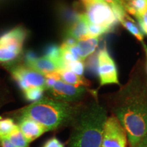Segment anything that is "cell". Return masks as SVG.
<instances>
[{
  "instance_id": "cell-1",
  "label": "cell",
  "mask_w": 147,
  "mask_h": 147,
  "mask_svg": "<svg viewBox=\"0 0 147 147\" xmlns=\"http://www.w3.org/2000/svg\"><path fill=\"white\" fill-rule=\"evenodd\" d=\"M113 107L123 126L130 147H136L147 133V89L131 80L121 89Z\"/></svg>"
},
{
  "instance_id": "cell-2",
  "label": "cell",
  "mask_w": 147,
  "mask_h": 147,
  "mask_svg": "<svg viewBox=\"0 0 147 147\" xmlns=\"http://www.w3.org/2000/svg\"><path fill=\"white\" fill-rule=\"evenodd\" d=\"M80 109V106L70 102L42 97L20 110L17 119H32L41 125L47 132L71 125Z\"/></svg>"
},
{
  "instance_id": "cell-3",
  "label": "cell",
  "mask_w": 147,
  "mask_h": 147,
  "mask_svg": "<svg viewBox=\"0 0 147 147\" xmlns=\"http://www.w3.org/2000/svg\"><path fill=\"white\" fill-rule=\"evenodd\" d=\"M107 117L106 109L97 102L81 108L71 123L72 127L65 147H102Z\"/></svg>"
},
{
  "instance_id": "cell-4",
  "label": "cell",
  "mask_w": 147,
  "mask_h": 147,
  "mask_svg": "<svg viewBox=\"0 0 147 147\" xmlns=\"http://www.w3.org/2000/svg\"><path fill=\"white\" fill-rule=\"evenodd\" d=\"M84 7V14L90 23L107 29L110 32L118 22L111 6L103 0H94Z\"/></svg>"
},
{
  "instance_id": "cell-5",
  "label": "cell",
  "mask_w": 147,
  "mask_h": 147,
  "mask_svg": "<svg viewBox=\"0 0 147 147\" xmlns=\"http://www.w3.org/2000/svg\"><path fill=\"white\" fill-rule=\"evenodd\" d=\"M26 38L22 27H16L0 37V61L13 60L20 54Z\"/></svg>"
},
{
  "instance_id": "cell-6",
  "label": "cell",
  "mask_w": 147,
  "mask_h": 147,
  "mask_svg": "<svg viewBox=\"0 0 147 147\" xmlns=\"http://www.w3.org/2000/svg\"><path fill=\"white\" fill-rule=\"evenodd\" d=\"M126 131L115 115L107 117L102 134V147H127Z\"/></svg>"
},
{
  "instance_id": "cell-7",
  "label": "cell",
  "mask_w": 147,
  "mask_h": 147,
  "mask_svg": "<svg viewBox=\"0 0 147 147\" xmlns=\"http://www.w3.org/2000/svg\"><path fill=\"white\" fill-rule=\"evenodd\" d=\"M97 70L101 85L119 84L116 64L110 57L106 46L97 54Z\"/></svg>"
},
{
  "instance_id": "cell-8",
  "label": "cell",
  "mask_w": 147,
  "mask_h": 147,
  "mask_svg": "<svg viewBox=\"0 0 147 147\" xmlns=\"http://www.w3.org/2000/svg\"><path fill=\"white\" fill-rule=\"evenodd\" d=\"M12 75L23 91L32 88H42L46 91V77L30 67L18 66L12 70Z\"/></svg>"
},
{
  "instance_id": "cell-9",
  "label": "cell",
  "mask_w": 147,
  "mask_h": 147,
  "mask_svg": "<svg viewBox=\"0 0 147 147\" xmlns=\"http://www.w3.org/2000/svg\"><path fill=\"white\" fill-rule=\"evenodd\" d=\"M47 91L53 98L71 103L81 99L87 92V89L85 87L71 85L58 80Z\"/></svg>"
},
{
  "instance_id": "cell-10",
  "label": "cell",
  "mask_w": 147,
  "mask_h": 147,
  "mask_svg": "<svg viewBox=\"0 0 147 147\" xmlns=\"http://www.w3.org/2000/svg\"><path fill=\"white\" fill-rule=\"evenodd\" d=\"M27 63L29 67L42 74L44 76L65 68V63L61 57L55 58L47 55L40 58L29 57Z\"/></svg>"
},
{
  "instance_id": "cell-11",
  "label": "cell",
  "mask_w": 147,
  "mask_h": 147,
  "mask_svg": "<svg viewBox=\"0 0 147 147\" xmlns=\"http://www.w3.org/2000/svg\"><path fill=\"white\" fill-rule=\"evenodd\" d=\"M17 125L28 143L34 142L47 132L41 125L28 118H18Z\"/></svg>"
},
{
  "instance_id": "cell-12",
  "label": "cell",
  "mask_w": 147,
  "mask_h": 147,
  "mask_svg": "<svg viewBox=\"0 0 147 147\" xmlns=\"http://www.w3.org/2000/svg\"><path fill=\"white\" fill-rule=\"evenodd\" d=\"M88 26L89 21H87L84 14H78L76 21L67 29V38L76 41L88 39Z\"/></svg>"
},
{
  "instance_id": "cell-13",
  "label": "cell",
  "mask_w": 147,
  "mask_h": 147,
  "mask_svg": "<svg viewBox=\"0 0 147 147\" xmlns=\"http://www.w3.org/2000/svg\"><path fill=\"white\" fill-rule=\"evenodd\" d=\"M98 43L99 38H88L77 41L73 47L80 59L83 61L95 52Z\"/></svg>"
},
{
  "instance_id": "cell-14",
  "label": "cell",
  "mask_w": 147,
  "mask_h": 147,
  "mask_svg": "<svg viewBox=\"0 0 147 147\" xmlns=\"http://www.w3.org/2000/svg\"><path fill=\"white\" fill-rule=\"evenodd\" d=\"M59 80L65 83L74 86H82L87 87L89 86V82L82 76H78L75 73L69 70L67 68L59 69L57 71Z\"/></svg>"
},
{
  "instance_id": "cell-15",
  "label": "cell",
  "mask_w": 147,
  "mask_h": 147,
  "mask_svg": "<svg viewBox=\"0 0 147 147\" xmlns=\"http://www.w3.org/2000/svg\"><path fill=\"white\" fill-rule=\"evenodd\" d=\"M127 12L135 17L147 10V0H121Z\"/></svg>"
},
{
  "instance_id": "cell-16",
  "label": "cell",
  "mask_w": 147,
  "mask_h": 147,
  "mask_svg": "<svg viewBox=\"0 0 147 147\" xmlns=\"http://www.w3.org/2000/svg\"><path fill=\"white\" fill-rule=\"evenodd\" d=\"M0 137H4L8 139L15 147H29V143L24 137L18 125L10 134Z\"/></svg>"
},
{
  "instance_id": "cell-17",
  "label": "cell",
  "mask_w": 147,
  "mask_h": 147,
  "mask_svg": "<svg viewBox=\"0 0 147 147\" xmlns=\"http://www.w3.org/2000/svg\"><path fill=\"white\" fill-rule=\"evenodd\" d=\"M120 23L122 24L123 26L129 32H130L134 36H135L139 41H140L141 42H144V40H144L143 34L142 32H141L140 29H139V27L136 25L134 21L129 17V16H127V17L124 18V19L122 20Z\"/></svg>"
},
{
  "instance_id": "cell-18",
  "label": "cell",
  "mask_w": 147,
  "mask_h": 147,
  "mask_svg": "<svg viewBox=\"0 0 147 147\" xmlns=\"http://www.w3.org/2000/svg\"><path fill=\"white\" fill-rule=\"evenodd\" d=\"M16 125L13 119L10 118H1L0 117V136H5L12 131Z\"/></svg>"
},
{
  "instance_id": "cell-19",
  "label": "cell",
  "mask_w": 147,
  "mask_h": 147,
  "mask_svg": "<svg viewBox=\"0 0 147 147\" xmlns=\"http://www.w3.org/2000/svg\"><path fill=\"white\" fill-rule=\"evenodd\" d=\"M45 91V89L42 88H32L23 91V93L27 100L34 102L42 98Z\"/></svg>"
},
{
  "instance_id": "cell-20",
  "label": "cell",
  "mask_w": 147,
  "mask_h": 147,
  "mask_svg": "<svg viewBox=\"0 0 147 147\" xmlns=\"http://www.w3.org/2000/svg\"><path fill=\"white\" fill-rule=\"evenodd\" d=\"M109 32L107 29L104 27L98 26V25H93L89 22V26H88V38H98L102 35Z\"/></svg>"
},
{
  "instance_id": "cell-21",
  "label": "cell",
  "mask_w": 147,
  "mask_h": 147,
  "mask_svg": "<svg viewBox=\"0 0 147 147\" xmlns=\"http://www.w3.org/2000/svg\"><path fill=\"white\" fill-rule=\"evenodd\" d=\"M65 68L68 69L78 76H82L84 70V65L82 61H76L67 63L65 65Z\"/></svg>"
},
{
  "instance_id": "cell-22",
  "label": "cell",
  "mask_w": 147,
  "mask_h": 147,
  "mask_svg": "<svg viewBox=\"0 0 147 147\" xmlns=\"http://www.w3.org/2000/svg\"><path fill=\"white\" fill-rule=\"evenodd\" d=\"M138 21L140 27L143 32L147 34V10L136 17Z\"/></svg>"
},
{
  "instance_id": "cell-23",
  "label": "cell",
  "mask_w": 147,
  "mask_h": 147,
  "mask_svg": "<svg viewBox=\"0 0 147 147\" xmlns=\"http://www.w3.org/2000/svg\"><path fill=\"white\" fill-rule=\"evenodd\" d=\"M42 147H65V144L61 141L55 137H53L47 140L44 143Z\"/></svg>"
},
{
  "instance_id": "cell-24",
  "label": "cell",
  "mask_w": 147,
  "mask_h": 147,
  "mask_svg": "<svg viewBox=\"0 0 147 147\" xmlns=\"http://www.w3.org/2000/svg\"><path fill=\"white\" fill-rule=\"evenodd\" d=\"M103 1H106L108 3L112 8L113 7H117V6H121L123 7V3L121 0H103Z\"/></svg>"
},
{
  "instance_id": "cell-25",
  "label": "cell",
  "mask_w": 147,
  "mask_h": 147,
  "mask_svg": "<svg viewBox=\"0 0 147 147\" xmlns=\"http://www.w3.org/2000/svg\"><path fill=\"white\" fill-rule=\"evenodd\" d=\"M0 147H15L8 139L4 137H0Z\"/></svg>"
},
{
  "instance_id": "cell-26",
  "label": "cell",
  "mask_w": 147,
  "mask_h": 147,
  "mask_svg": "<svg viewBox=\"0 0 147 147\" xmlns=\"http://www.w3.org/2000/svg\"><path fill=\"white\" fill-rule=\"evenodd\" d=\"M136 147H147V133Z\"/></svg>"
},
{
  "instance_id": "cell-27",
  "label": "cell",
  "mask_w": 147,
  "mask_h": 147,
  "mask_svg": "<svg viewBox=\"0 0 147 147\" xmlns=\"http://www.w3.org/2000/svg\"><path fill=\"white\" fill-rule=\"evenodd\" d=\"M93 1H94V0H81L82 4H83L84 6H86V5H89V3H91V2H93Z\"/></svg>"
},
{
  "instance_id": "cell-28",
  "label": "cell",
  "mask_w": 147,
  "mask_h": 147,
  "mask_svg": "<svg viewBox=\"0 0 147 147\" xmlns=\"http://www.w3.org/2000/svg\"><path fill=\"white\" fill-rule=\"evenodd\" d=\"M142 45H143V47H144V51H145V53H146V58H147V46L145 45L144 43V42H142Z\"/></svg>"
}]
</instances>
